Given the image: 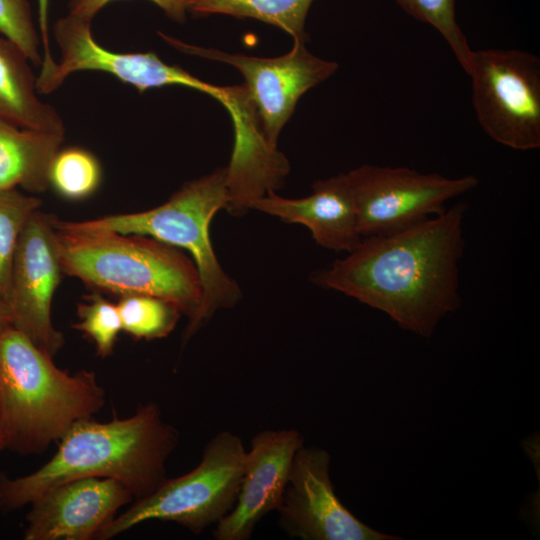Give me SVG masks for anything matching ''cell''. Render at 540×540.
<instances>
[{
	"label": "cell",
	"mask_w": 540,
	"mask_h": 540,
	"mask_svg": "<svg viewBox=\"0 0 540 540\" xmlns=\"http://www.w3.org/2000/svg\"><path fill=\"white\" fill-rule=\"evenodd\" d=\"M467 209L459 202L406 229L363 237L344 258L313 271L310 280L430 337L440 320L461 306L459 263Z\"/></svg>",
	"instance_id": "1"
},
{
	"label": "cell",
	"mask_w": 540,
	"mask_h": 540,
	"mask_svg": "<svg viewBox=\"0 0 540 540\" xmlns=\"http://www.w3.org/2000/svg\"><path fill=\"white\" fill-rule=\"evenodd\" d=\"M178 431L164 422L155 403L141 405L130 417L76 422L59 440L50 460L24 476L0 473V511L12 512L48 490L86 477L123 483L135 500L154 492L166 478V460L178 443Z\"/></svg>",
	"instance_id": "2"
},
{
	"label": "cell",
	"mask_w": 540,
	"mask_h": 540,
	"mask_svg": "<svg viewBox=\"0 0 540 540\" xmlns=\"http://www.w3.org/2000/svg\"><path fill=\"white\" fill-rule=\"evenodd\" d=\"M51 223L64 274L119 297L146 294L169 300L188 319L184 341L198 331L202 288L187 252L150 236L85 227L53 215Z\"/></svg>",
	"instance_id": "3"
},
{
	"label": "cell",
	"mask_w": 540,
	"mask_h": 540,
	"mask_svg": "<svg viewBox=\"0 0 540 540\" xmlns=\"http://www.w3.org/2000/svg\"><path fill=\"white\" fill-rule=\"evenodd\" d=\"M104 403L105 391L93 371L70 374L14 327L0 333V420L6 449L22 456L42 453Z\"/></svg>",
	"instance_id": "4"
},
{
	"label": "cell",
	"mask_w": 540,
	"mask_h": 540,
	"mask_svg": "<svg viewBox=\"0 0 540 540\" xmlns=\"http://www.w3.org/2000/svg\"><path fill=\"white\" fill-rule=\"evenodd\" d=\"M228 202L227 167L186 182L165 203L152 209L77 221L90 228L150 236L191 255L202 288L198 330L219 310L241 298L238 284L221 267L212 247L209 227Z\"/></svg>",
	"instance_id": "5"
},
{
	"label": "cell",
	"mask_w": 540,
	"mask_h": 540,
	"mask_svg": "<svg viewBox=\"0 0 540 540\" xmlns=\"http://www.w3.org/2000/svg\"><path fill=\"white\" fill-rule=\"evenodd\" d=\"M246 452L239 436L228 431L217 433L193 470L166 479L154 492L135 500L106 524L96 539L109 540L147 521L174 522L200 534L234 507Z\"/></svg>",
	"instance_id": "6"
},
{
	"label": "cell",
	"mask_w": 540,
	"mask_h": 540,
	"mask_svg": "<svg viewBox=\"0 0 540 540\" xmlns=\"http://www.w3.org/2000/svg\"><path fill=\"white\" fill-rule=\"evenodd\" d=\"M485 133L514 150L540 147V59L516 49L472 51L466 72Z\"/></svg>",
	"instance_id": "7"
},
{
	"label": "cell",
	"mask_w": 540,
	"mask_h": 540,
	"mask_svg": "<svg viewBox=\"0 0 540 540\" xmlns=\"http://www.w3.org/2000/svg\"><path fill=\"white\" fill-rule=\"evenodd\" d=\"M363 237L397 232L443 213L446 202L479 184L474 175L447 178L408 167L364 164L344 173Z\"/></svg>",
	"instance_id": "8"
},
{
	"label": "cell",
	"mask_w": 540,
	"mask_h": 540,
	"mask_svg": "<svg viewBox=\"0 0 540 540\" xmlns=\"http://www.w3.org/2000/svg\"><path fill=\"white\" fill-rule=\"evenodd\" d=\"M158 33L182 53L237 68L245 79L244 86L255 107L262 135L274 148H277L280 131L295 110L298 99L338 68L337 63L311 54L302 41H294L292 49L283 56L260 58L199 47Z\"/></svg>",
	"instance_id": "9"
},
{
	"label": "cell",
	"mask_w": 540,
	"mask_h": 540,
	"mask_svg": "<svg viewBox=\"0 0 540 540\" xmlns=\"http://www.w3.org/2000/svg\"><path fill=\"white\" fill-rule=\"evenodd\" d=\"M51 216L36 210L19 237L6 303L12 327L52 357L64 344L52 322L51 309L62 269Z\"/></svg>",
	"instance_id": "10"
},
{
	"label": "cell",
	"mask_w": 540,
	"mask_h": 540,
	"mask_svg": "<svg viewBox=\"0 0 540 540\" xmlns=\"http://www.w3.org/2000/svg\"><path fill=\"white\" fill-rule=\"evenodd\" d=\"M330 455L302 445L296 452L279 512L280 526L302 540H399L367 526L338 499L330 475Z\"/></svg>",
	"instance_id": "11"
},
{
	"label": "cell",
	"mask_w": 540,
	"mask_h": 540,
	"mask_svg": "<svg viewBox=\"0 0 540 540\" xmlns=\"http://www.w3.org/2000/svg\"><path fill=\"white\" fill-rule=\"evenodd\" d=\"M53 35L61 58L36 77L38 93H51L72 73L86 70L106 72L140 93L171 85L191 89L198 86L199 78L164 63L154 52L118 53L105 49L92 35L91 20L68 14L55 22Z\"/></svg>",
	"instance_id": "12"
},
{
	"label": "cell",
	"mask_w": 540,
	"mask_h": 540,
	"mask_svg": "<svg viewBox=\"0 0 540 540\" xmlns=\"http://www.w3.org/2000/svg\"><path fill=\"white\" fill-rule=\"evenodd\" d=\"M134 499L112 478L86 477L62 483L35 499L26 516L25 540H91L117 511Z\"/></svg>",
	"instance_id": "13"
},
{
	"label": "cell",
	"mask_w": 540,
	"mask_h": 540,
	"mask_svg": "<svg viewBox=\"0 0 540 540\" xmlns=\"http://www.w3.org/2000/svg\"><path fill=\"white\" fill-rule=\"evenodd\" d=\"M303 443L294 429L264 430L252 438L237 500L217 523L215 539L247 540L265 515L280 508L293 458Z\"/></svg>",
	"instance_id": "14"
},
{
	"label": "cell",
	"mask_w": 540,
	"mask_h": 540,
	"mask_svg": "<svg viewBox=\"0 0 540 540\" xmlns=\"http://www.w3.org/2000/svg\"><path fill=\"white\" fill-rule=\"evenodd\" d=\"M250 209L306 226L315 242L326 249L349 253L362 240L344 173L316 181L313 193L304 198H284L270 190L253 200Z\"/></svg>",
	"instance_id": "15"
},
{
	"label": "cell",
	"mask_w": 540,
	"mask_h": 540,
	"mask_svg": "<svg viewBox=\"0 0 540 540\" xmlns=\"http://www.w3.org/2000/svg\"><path fill=\"white\" fill-rule=\"evenodd\" d=\"M63 141L64 132L25 129L0 118V189L46 191L52 161Z\"/></svg>",
	"instance_id": "16"
},
{
	"label": "cell",
	"mask_w": 540,
	"mask_h": 540,
	"mask_svg": "<svg viewBox=\"0 0 540 540\" xmlns=\"http://www.w3.org/2000/svg\"><path fill=\"white\" fill-rule=\"evenodd\" d=\"M29 62L12 41L0 36V118L25 129L65 132L55 108L39 99Z\"/></svg>",
	"instance_id": "17"
},
{
	"label": "cell",
	"mask_w": 540,
	"mask_h": 540,
	"mask_svg": "<svg viewBox=\"0 0 540 540\" xmlns=\"http://www.w3.org/2000/svg\"><path fill=\"white\" fill-rule=\"evenodd\" d=\"M313 0H192L189 11L197 16L227 14L253 18L276 26L294 41L305 42V19Z\"/></svg>",
	"instance_id": "18"
},
{
	"label": "cell",
	"mask_w": 540,
	"mask_h": 540,
	"mask_svg": "<svg viewBox=\"0 0 540 540\" xmlns=\"http://www.w3.org/2000/svg\"><path fill=\"white\" fill-rule=\"evenodd\" d=\"M117 307L122 331L137 340H155L168 336L182 314L173 302L146 294L120 297Z\"/></svg>",
	"instance_id": "19"
},
{
	"label": "cell",
	"mask_w": 540,
	"mask_h": 540,
	"mask_svg": "<svg viewBox=\"0 0 540 540\" xmlns=\"http://www.w3.org/2000/svg\"><path fill=\"white\" fill-rule=\"evenodd\" d=\"M102 170L97 157L80 147L60 149L49 172V183L60 196L81 200L91 196L101 183Z\"/></svg>",
	"instance_id": "20"
},
{
	"label": "cell",
	"mask_w": 540,
	"mask_h": 540,
	"mask_svg": "<svg viewBox=\"0 0 540 540\" xmlns=\"http://www.w3.org/2000/svg\"><path fill=\"white\" fill-rule=\"evenodd\" d=\"M41 200L19 191L0 189V296L6 301L17 243L29 217Z\"/></svg>",
	"instance_id": "21"
},
{
	"label": "cell",
	"mask_w": 540,
	"mask_h": 540,
	"mask_svg": "<svg viewBox=\"0 0 540 540\" xmlns=\"http://www.w3.org/2000/svg\"><path fill=\"white\" fill-rule=\"evenodd\" d=\"M413 18L435 28L467 72L472 49L456 18V0H395Z\"/></svg>",
	"instance_id": "22"
},
{
	"label": "cell",
	"mask_w": 540,
	"mask_h": 540,
	"mask_svg": "<svg viewBox=\"0 0 540 540\" xmlns=\"http://www.w3.org/2000/svg\"><path fill=\"white\" fill-rule=\"evenodd\" d=\"M84 300L77 305L79 321L72 327L84 333L94 343L97 354L105 358L113 352L122 331L117 304L96 292Z\"/></svg>",
	"instance_id": "23"
},
{
	"label": "cell",
	"mask_w": 540,
	"mask_h": 540,
	"mask_svg": "<svg viewBox=\"0 0 540 540\" xmlns=\"http://www.w3.org/2000/svg\"><path fill=\"white\" fill-rule=\"evenodd\" d=\"M0 33L34 65L42 64L39 38L27 0H0Z\"/></svg>",
	"instance_id": "24"
},
{
	"label": "cell",
	"mask_w": 540,
	"mask_h": 540,
	"mask_svg": "<svg viewBox=\"0 0 540 540\" xmlns=\"http://www.w3.org/2000/svg\"><path fill=\"white\" fill-rule=\"evenodd\" d=\"M113 0H69V14L92 20V18ZM161 8L171 19L183 22L189 11L192 0H149Z\"/></svg>",
	"instance_id": "25"
},
{
	"label": "cell",
	"mask_w": 540,
	"mask_h": 540,
	"mask_svg": "<svg viewBox=\"0 0 540 540\" xmlns=\"http://www.w3.org/2000/svg\"><path fill=\"white\" fill-rule=\"evenodd\" d=\"M38 1V15H39V26L42 41L45 48V56H50L49 51V39H48V0H37Z\"/></svg>",
	"instance_id": "26"
},
{
	"label": "cell",
	"mask_w": 540,
	"mask_h": 540,
	"mask_svg": "<svg viewBox=\"0 0 540 540\" xmlns=\"http://www.w3.org/2000/svg\"><path fill=\"white\" fill-rule=\"evenodd\" d=\"M10 326L12 324L9 309L5 299L0 296V333Z\"/></svg>",
	"instance_id": "27"
},
{
	"label": "cell",
	"mask_w": 540,
	"mask_h": 540,
	"mask_svg": "<svg viewBox=\"0 0 540 540\" xmlns=\"http://www.w3.org/2000/svg\"><path fill=\"white\" fill-rule=\"evenodd\" d=\"M5 449H6L5 438H4L3 428H2V424L0 420V451L5 450Z\"/></svg>",
	"instance_id": "28"
}]
</instances>
